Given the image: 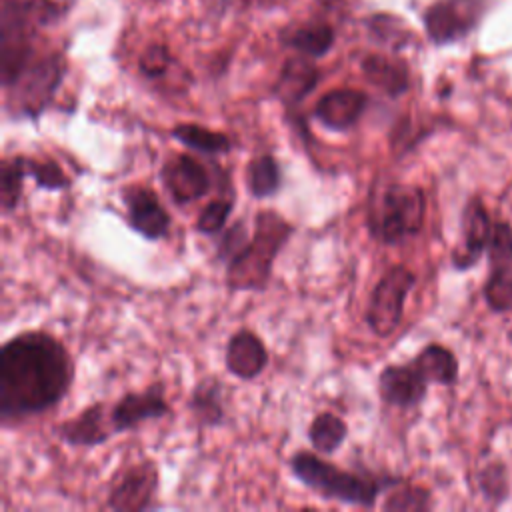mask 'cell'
I'll list each match as a JSON object with an SVG mask.
<instances>
[{
  "label": "cell",
  "mask_w": 512,
  "mask_h": 512,
  "mask_svg": "<svg viewBox=\"0 0 512 512\" xmlns=\"http://www.w3.org/2000/svg\"><path fill=\"white\" fill-rule=\"evenodd\" d=\"M232 212H234V196L214 198L198 212L194 230L204 236H216L228 226Z\"/></svg>",
  "instance_id": "cell-27"
},
{
  "label": "cell",
  "mask_w": 512,
  "mask_h": 512,
  "mask_svg": "<svg viewBox=\"0 0 512 512\" xmlns=\"http://www.w3.org/2000/svg\"><path fill=\"white\" fill-rule=\"evenodd\" d=\"M28 178V164L24 154L6 156L0 160V208L2 214H12L24 192V180Z\"/></svg>",
  "instance_id": "cell-24"
},
{
  "label": "cell",
  "mask_w": 512,
  "mask_h": 512,
  "mask_svg": "<svg viewBox=\"0 0 512 512\" xmlns=\"http://www.w3.org/2000/svg\"><path fill=\"white\" fill-rule=\"evenodd\" d=\"M172 64V54L164 44H150L140 60H138V68L146 78H160L166 74V70Z\"/></svg>",
  "instance_id": "cell-32"
},
{
  "label": "cell",
  "mask_w": 512,
  "mask_h": 512,
  "mask_svg": "<svg viewBox=\"0 0 512 512\" xmlns=\"http://www.w3.org/2000/svg\"><path fill=\"white\" fill-rule=\"evenodd\" d=\"M364 78L390 98L402 96L410 86V74L404 62L382 54H370L360 64Z\"/></svg>",
  "instance_id": "cell-19"
},
{
  "label": "cell",
  "mask_w": 512,
  "mask_h": 512,
  "mask_svg": "<svg viewBox=\"0 0 512 512\" xmlns=\"http://www.w3.org/2000/svg\"><path fill=\"white\" fill-rule=\"evenodd\" d=\"M296 226L276 210H258L248 244L224 264V282L232 292H264L274 264L294 236Z\"/></svg>",
  "instance_id": "cell-3"
},
{
  "label": "cell",
  "mask_w": 512,
  "mask_h": 512,
  "mask_svg": "<svg viewBox=\"0 0 512 512\" xmlns=\"http://www.w3.org/2000/svg\"><path fill=\"white\" fill-rule=\"evenodd\" d=\"M416 284V274L404 266H390L374 284L364 310V322L378 338H388L396 332L404 316V304Z\"/></svg>",
  "instance_id": "cell-6"
},
{
  "label": "cell",
  "mask_w": 512,
  "mask_h": 512,
  "mask_svg": "<svg viewBox=\"0 0 512 512\" xmlns=\"http://www.w3.org/2000/svg\"><path fill=\"white\" fill-rule=\"evenodd\" d=\"M320 82V70L308 56L298 54L282 64L278 80L272 86L274 96L286 106H298Z\"/></svg>",
  "instance_id": "cell-16"
},
{
  "label": "cell",
  "mask_w": 512,
  "mask_h": 512,
  "mask_svg": "<svg viewBox=\"0 0 512 512\" xmlns=\"http://www.w3.org/2000/svg\"><path fill=\"white\" fill-rule=\"evenodd\" d=\"M26 164H28V176L34 180L36 188H42L48 192L70 188V178L66 176V172L56 160L52 158L38 160V158L26 156Z\"/></svg>",
  "instance_id": "cell-28"
},
{
  "label": "cell",
  "mask_w": 512,
  "mask_h": 512,
  "mask_svg": "<svg viewBox=\"0 0 512 512\" xmlns=\"http://www.w3.org/2000/svg\"><path fill=\"white\" fill-rule=\"evenodd\" d=\"M490 232L492 226L486 210L478 200H470L462 214V246L454 250L452 264L458 270H466L468 266H472L488 248Z\"/></svg>",
  "instance_id": "cell-17"
},
{
  "label": "cell",
  "mask_w": 512,
  "mask_h": 512,
  "mask_svg": "<svg viewBox=\"0 0 512 512\" xmlns=\"http://www.w3.org/2000/svg\"><path fill=\"white\" fill-rule=\"evenodd\" d=\"M172 412L164 382H152L144 390L124 392L110 408V422L114 434L136 430L140 424L160 420Z\"/></svg>",
  "instance_id": "cell-10"
},
{
  "label": "cell",
  "mask_w": 512,
  "mask_h": 512,
  "mask_svg": "<svg viewBox=\"0 0 512 512\" xmlns=\"http://www.w3.org/2000/svg\"><path fill=\"white\" fill-rule=\"evenodd\" d=\"M246 188L252 198L266 200L276 196L284 186V170L278 158L270 152L256 154L246 164Z\"/></svg>",
  "instance_id": "cell-21"
},
{
  "label": "cell",
  "mask_w": 512,
  "mask_h": 512,
  "mask_svg": "<svg viewBox=\"0 0 512 512\" xmlns=\"http://www.w3.org/2000/svg\"><path fill=\"white\" fill-rule=\"evenodd\" d=\"M120 200L126 208V222L130 230L148 242L168 236L172 216L150 186L128 184L120 190Z\"/></svg>",
  "instance_id": "cell-9"
},
{
  "label": "cell",
  "mask_w": 512,
  "mask_h": 512,
  "mask_svg": "<svg viewBox=\"0 0 512 512\" xmlns=\"http://www.w3.org/2000/svg\"><path fill=\"white\" fill-rule=\"evenodd\" d=\"M248 240L250 232L246 222L242 218L234 220L220 232V238L216 240V260L224 264L230 262L248 244Z\"/></svg>",
  "instance_id": "cell-30"
},
{
  "label": "cell",
  "mask_w": 512,
  "mask_h": 512,
  "mask_svg": "<svg viewBox=\"0 0 512 512\" xmlns=\"http://www.w3.org/2000/svg\"><path fill=\"white\" fill-rule=\"evenodd\" d=\"M368 108V94L358 88H336L320 96L312 116L332 132L352 130Z\"/></svg>",
  "instance_id": "cell-14"
},
{
  "label": "cell",
  "mask_w": 512,
  "mask_h": 512,
  "mask_svg": "<svg viewBox=\"0 0 512 512\" xmlns=\"http://www.w3.org/2000/svg\"><path fill=\"white\" fill-rule=\"evenodd\" d=\"M54 436L72 448H96L114 436L110 412L104 402H92L68 420L54 426Z\"/></svg>",
  "instance_id": "cell-13"
},
{
  "label": "cell",
  "mask_w": 512,
  "mask_h": 512,
  "mask_svg": "<svg viewBox=\"0 0 512 512\" xmlns=\"http://www.w3.org/2000/svg\"><path fill=\"white\" fill-rule=\"evenodd\" d=\"M270 362L264 340L250 328H238L230 334L224 350V366L238 380L258 378Z\"/></svg>",
  "instance_id": "cell-15"
},
{
  "label": "cell",
  "mask_w": 512,
  "mask_h": 512,
  "mask_svg": "<svg viewBox=\"0 0 512 512\" xmlns=\"http://www.w3.org/2000/svg\"><path fill=\"white\" fill-rule=\"evenodd\" d=\"M160 470L156 460L144 458L122 470L106 494L102 508L112 512H144L158 506Z\"/></svg>",
  "instance_id": "cell-7"
},
{
  "label": "cell",
  "mask_w": 512,
  "mask_h": 512,
  "mask_svg": "<svg viewBox=\"0 0 512 512\" xmlns=\"http://www.w3.org/2000/svg\"><path fill=\"white\" fill-rule=\"evenodd\" d=\"M424 216L426 196L416 184L384 182L380 190H370L366 228L384 246H396L416 236L424 226Z\"/></svg>",
  "instance_id": "cell-4"
},
{
  "label": "cell",
  "mask_w": 512,
  "mask_h": 512,
  "mask_svg": "<svg viewBox=\"0 0 512 512\" xmlns=\"http://www.w3.org/2000/svg\"><path fill=\"white\" fill-rule=\"evenodd\" d=\"M170 138L180 142L182 146L206 154V156H222L234 150V140L220 130L206 128L196 122H180L170 128Z\"/></svg>",
  "instance_id": "cell-20"
},
{
  "label": "cell",
  "mask_w": 512,
  "mask_h": 512,
  "mask_svg": "<svg viewBox=\"0 0 512 512\" xmlns=\"http://www.w3.org/2000/svg\"><path fill=\"white\" fill-rule=\"evenodd\" d=\"M160 182L176 206L192 204L204 198L212 188L208 166L188 152L172 154L160 166Z\"/></svg>",
  "instance_id": "cell-8"
},
{
  "label": "cell",
  "mask_w": 512,
  "mask_h": 512,
  "mask_svg": "<svg viewBox=\"0 0 512 512\" xmlns=\"http://www.w3.org/2000/svg\"><path fill=\"white\" fill-rule=\"evenodd\" d=\"M488 254L496 266L512 264V228L506 222H498L492 226L488 240Z\"/></svg>",
  "instance_id": "cell-31"
},
{
  "label": "cell",
  "mask_w": 512,
  "mask_h": 512,
  "mask_svg": "<svg viewBox=\"0 0 512 512\" xmlns=\"http://www.w3.org/2000/svg\"><path fill=\"white\" fill-rule=\"evenodd\" d=\"M74 360L54 334L22 330L0 346V424L18 426L56 408L70 392Z\"/></svg>",
  "instance_id": "cell-1"
},
{
  "label": "cell",
  "mask_w": 512,
  "mask_h": 512,
  "mask_svg": "<svg viewBox=\"0 0 512 512\" xmlns=\"http://www.w3.org/2000/svg\"><path fill=\"white\" fill-rule=\"evenodd\" d=\"M428 380L414 360L402 364H386L376 380L378 396L384 404L394 408H414L428 392Z\"/></svg>",
  "instance_id": "cell-12"
},
{
  "label": "cell",
  "mask_w": 512,
  "mask_h": 512,
  "mask_svg": "<svg viewBox=\"0 0 512 512\" xmlns=\"http://www.w3.org/2000/svg\"><path fill=\"white\" fill-rule=\"evenodd\" d=\"M484 10V0H440L428 8L424 26L428 38L436 44H446L466 36L478 22Z\"/></svg>",
  "instance_id": "cell-11"
},
{
  "label": "cell",
  "mask_w": 512,
  "mask_h": 512,
  "mask_svg": "<svg viewBox=\"0 0 512 512\" xmlns=\"http://www.w3.org/2000/svg\"><path fill=\"white\" fill-rule=\"evenodd\" d=\"M432 506L430 490L424 486L398 482L386 492V498L382 502V510L386 512H422Z\"/></svg>",
  "instance_id": "cell-26"
},
{
  "label": "cell",
  "mask_w": 512,
  "mask_h": 512,
  "mask_svg": "<svg viewBox=\"0 0 512 512\" xmlns=\"http://www.w3.org/2000/svg\"><path fill=\"white\" fill-rule=\"evenodd\" d=\"M64 78L60 54L34 58L24 72L6 88V110L18 120H38L50 106Z\"/></svg>",
  "instance_id": "cell-5"
},
{
  "label": "cell",
  "mask_w": 512,
  "mask_h": 512,
  "mask_svg": "<svg viewBox=\"0 0 512 512\" xmlns=\"http://www.w3.org/2000/svg\"><path fill=\"white\" fill-rule=\"evenodd\" d=\"M282 42L308 58H320L334 46V30L328 24H306L282 36Z\"/></svg>",
  "instance_id": "cell-25"
},
{
  "label": "cell",
  "mask_w": 512,
  "mask_h": 512,
  "mask_svg": "<svg viewBox=\"0 0 512 512\" xmlns=\"http://www.w3.org/2000/svg\"><path fill=\"white\" fill-rule=\"evenodd\" d=\"M286 464L292 476L320 498L368 510L376 506L382 494L402 482L400 476L388 472L342 468L316 450H296Z\"/></svg>",
  "instance_id": "cell-2"
},
{
  "label": "cell",
  "mask_w": 512,
  "mask_h": 512,
  "mask_svg": "<svg viewBox=\"0 0 512 512\" xmlns=\"http://www.w3.org/2000/svg\"><path fill=\"white\" fill-rule=\"evenodd\" d=\"M348 432L350 428L346 420H342L338 414L330 410H324L312 418L308 426V442L318 454L330 456L336 450H340V446L348 438Z\"/></svg>",
  "instance_id": "cell-22"
},
{
  "label": "cell",
  "mask_w": 512,
  "mask_h": 512,
  "mask_svg": "<svg viewBox=\"0 0 512 512\" xmlns=\"http://www.w3.org/2000/svg\"><path fill=\"white\" fill-rule=\"evenodd\" d=\"M484 298L492 310H512V264L494 270L484 286Z\"/></svg>",
  "instance_id": "cell-29"
},
{
  "label": "cell",
  "mask_w": 512,
  "mask_h": 512,
  "mask_svg": "<svg viewBox=\"0 0 512 512\" xmlns=\"http://www.w3.org/2000/svg\"><path fill=\"white\" fill-rule=\"evenodd\" d=\"M412 360L432 384L450 386L458 378V360L442 344H426Z\"/></svg>",
  "instance_id": "cell-23"
},
{
  "label": "cell",
  "mask_w": 512,
  "mask_h": 512,
  "mask_svg": "<svg viewBox=\"0 0 512 512\" xmlns=\"http://www.w3.org/2000/svg\"><path fill=\"white\" fill-rule=\"evenodd\" d=\"M186 404L198 428H220L226 420L222 382L216 376H204L198 380Z\"/></svg>",
  "instance_id": "cell-18"
}]
</instances>
